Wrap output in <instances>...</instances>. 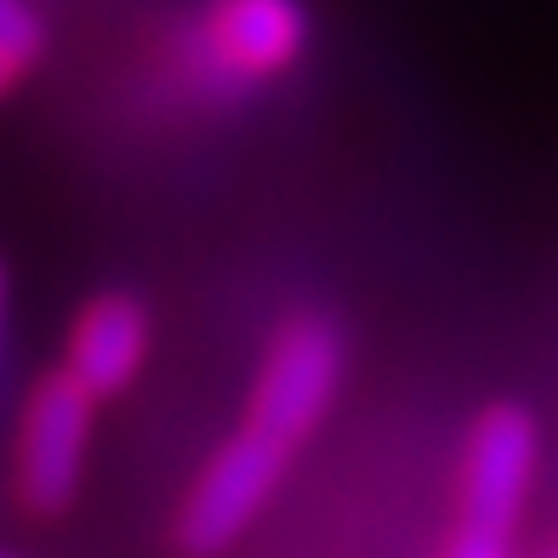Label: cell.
Segmentation results:
<instances>
[{
    "mask_svg": "<svg viewBox=\"0 0 558 558\" xmlns=\"http://www.w3.org/2000/svg\"><path fill=\"white\" fill-rule=\"evenodd\" d=\"M286 468H291V450H279L274 439L240 427L206 462L199 485L189 490L183 513H177V542H183V553L211 558L222 547H234L245 536V524L263 513V501L274 496Z\"/></svg>",
    "mask_w": 558,
    "mask_h": 558,
    "instance_id": "3957f363",
    "label": "cell"
},
{
    "mask_svg": "<svg viewBox=\"0 0 558 558\" xmlns=\"http://www.w3.org/2000/svg\"><path fill=\"white\" fill-rule=\"evenodd\" d=\"M92 393L69 371L35 383L29 404L17 422V501L29 513L52 519L81 490L86 439H92Z\"/></svg>",
    "mask_w": 558,
    "mask_h": 558,
    "instance_id": "7a4b0ae2",
    "label": "cell"
},
{
    "mask_svg": "<svg viewBox=\"0 0 558 558\" xmlns=\"http://www.w3.org/2000/svg\"><path fill=\"white\" fill-rule=\"evenodd\" d=\"M0 319H7V274H0Z\"/></svg>",
    "mask_w": 558,
    "mask_h": 558,
    "instance_id": "30bf717a",
    "label": "cell"
},
{
    "mask_svg": "<svg viewBox=\"0 0 558 558\" xmlns=\"http://www.w3.org/2000/svg\"><path fill=\"white\" fill-rule=\"evenodd\" d=\"M553 558H558V553H553Z\"/></svg>",
    "mask_w": 558,
    "mask_h": 558,
    "instance_id": "7c38bea8",
    "label": "cell"
},
{
    "mask_svg": "<svg viewBox=\"0 0 558 558\" xmlns=\"http://www.w3.org/2000/svg\"><path fill=\"white\" fill-rule=\"evenodd\" d=\"M23 63H29V58H23V52H12V46L0 40V92H7V86H17V74H23Z\"/></svg>",
    "mask_w": 558,
    "mask_h": 558,
    "instance_id": "9c48e42d",
    "label": "cell"
},
{
    "mask_svg": "<svg viewBox=\"0 0 558 558\" xmlns=\"http://www.w3.org/2000/svg\"><path fill=\"white\" fill-rule=\"evenodd\" d=\"M0 558H12V553H0Z\"/></svg>",
    "mask_w": 558,
    "mask_h": 558,
    "instance_id": "8fae6325",
    "label": "cell"
},
{
    "mask_svg": "<svg viewBox=\"0 0 558 558\" xmlns=\"http://www.w3.org/2000/svg\"><path fill=\"white\" fill-rule=\"evenodd\" d=\"M445 558H513V536H496V530L456 524V536H450Z\"/></svg>",
    "mask_w": 558,
    "mask_h": 558,
    "instance_id": "ba28073f",
    "label": "cell"
},
{
    "mask_svg": "<svg viewBox=\"0 0 558 558\" xmlns=\"http://www.w3.org/2000/svg\"><path fill=\"white\" fill-rule=\"evenodd\" d=\"M0 40H7L12 52H23V58L40 52V23H35V12L23 7V0H0Z\"/></svg>",
    "mask_w": 558,
    "mask_h": 558,
    "instance_id": "52a82bcc",
    "label": "cell"
},
{
    "mask_svg": "<svg viewBox=\"0 0 558 558\" xmlns=\"http://www.w3.org/2000/svg\"><path fill=\"white\" fill-rule=\"evenodd\" d=\"M308 46V12L296 0H211L199 17V58L217 81H268Z\"/></svg>",
    "mask_w": 558,
    "mask_h": 558,
    "instance_id": "5b68a950",
    "label": "cell"
},
{
    "mask_svg": "<svg viewBox=\"0 0 558 558\" xmlns=\"http://www.w3.org/2000/svg\"><path fill=\"white\" fill-rule=\"evenodd\" d=\"M530 478H536V422L519 404H490L473 422L462 456V524L513 536Z\"/></svg>",
    "mask_w": 558,
    "mask_h": 558,
    "instance_id": "277c9868",
    "label": "cell"
},
{
    "mask_svg": "<svg viewBox=\"0 0 558 558\" xmlns=\"http://www.w3.org/2000/svg\"><path fill=\"white\" fill-rule=\"evenodd\" d=\"M143 353H148V314H143V302L125 296V291H104V296H92L81 308V319H74L69 365L63 371L92 399H109V393H120L137 376Z\"/></svg>",
    "mask_w": 558,
    "mask_h": 558,
    "instance_id": "8992f818",
    "label": "cell"
},
{
    "mask_svg": "<svg viewBox=\"0 0 558 558\" xmlns=\"http://www.w3.org/2000/svg\"><path fill=\"white\" fill-rule=\"evenodd\" d=\"M342 383V337L325 314H296L279 325V337L268 348V360L251 388L245 427L274 439L279 450H291L314 434V422L331 411Z\"/></svg>",
    "mask_w": 558,
    "mask_h": 558,
    "instance_id": "6da1fadb",
    "label": "cell"
}]
</instances>
